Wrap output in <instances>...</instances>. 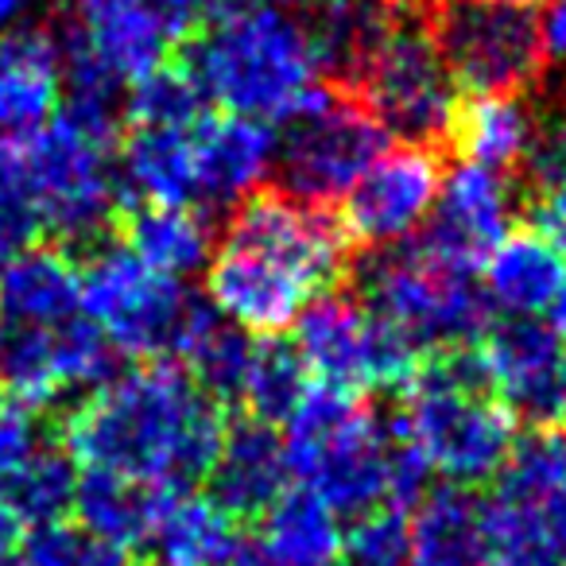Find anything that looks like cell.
<instances>
[{
	"mask_svg": "<svg viewBox=\"0 0 566 566\" xmlns=\"http://www.w3.org/2000/svg\"><path fill=\"white\" fill-rule=\"evenodd\" d=\"M349 244L326 206L287 190H260L237 206L213 244L206 300L237 331L275 338L346 272Z\"/></svg>",
	"mask_w": 566,
	"mask_h": 566,
	"instance_id": "cell-1",
	"label": "cell"
},
{
	"mask_svg": "<svg viewBox=\"0 0 566 566\" xmlns=\"http://www.w3.org/2000/svg\"><path fill=\"white\" fill-rule=\"evenodd\" d=\"M221 408L175 361H136L113 373L63 423L66 454L86 470L120 473L151 489L206 478L221 447Z\"/></svg>",
	"mask_w": 566,
	"mask_h": 566,
	"instance_id": "cell-2",
	"label": "cell"
},
{
	"mask_svg": "<svg viewBox=\"0 0 566 566\" xmlns=\"http://www.w3.org/2000/svg\"><path fill=\"white\" fill-rule=\"evenodd\" d=\"M187 71L206 102L268 125L292 120L326 90L300 0H213Z\"/></svg>",
	"mask_w": 566,
	"mask_h": 566,
	"instance_id": "cell-3",
	"label": "cell"
},
{
	"mask_svg": "<svg viewBox=\"0 0 566 566\" xmlns=\"http://www.w3.org/2000/svg\"><path fill=\"white\" fill-rule=\"evenodd\" d=\"M283 427V458L292 481L338 516H357L377 504L408 509V501L423 496L431 473L400 431L365 403V396L326 385L307 388Z\"/></svg>",
	"mask_w": 566,
	"mask_h": 566,
	"instance_id": "cell-4",
	"label": "cell"
},
{
	"mask_svg": "<svg viewBox=\"0 0 566 566\" xmlns=\"http://www.w3.org/2000/svg\"><path fill=\"white\" fill-rule=\"evenodd\" d=\"M396 431L427 473L458 489L501 478L520 434L516 416L481 385L473 354L458 349L419 365Z\"/></svg>",
	"mask_w": 566,
	"mask_h": 566,
	"instance_id": "cell-5",
	"label": "cell"
},
{
	"mask_svg": "<svg viewBox=\"0 0 566 566\" xmlns=\"http://www.w3.org/2000/svg\"><path fill=\"white\" fill-rule=\"evenodd\" d=\"M78 287L82 315L102 331L113 354L133 361H179L187 338L210 311V303L187 292V283L144 268L117 241L86 249Z\"/></svg>",
	"mask_w": 566,
	"mask_h": 566,
	"instance_id": "cell-6",
	"label": "cell"
},
{
	"mask_svg": "<svg viewBox=\"0 0 566 566\" xmlns=\"http://www.w3.org/2000/svg\"><path fill=\"white\" fill-rule=\"evenodd\" d=\"M20 151L40 206V226L59 244L94 249L105 241L125 202L113 136L90 133L59 113L35 133L20 136Z\"/></svg>",
	"mask_w": 566,
	"mask_h": 566,
	"instance_id": "cell-7",
	"label": "cell"
},
{
	"mask_svg": "<svg viewBox=\"0 0 566 566\" xmlns=\"http://www.w3.org/2000/svg\"><path fill=\"white\" fill-rule=\"evenodd\" d=\"M365 303L416 354H450L485 331V300L470 272L442 264L423 244L385 249L365 272Z\"/></svg>",
	"mask_w": 566,
	"mask_h": 566,
	"instance_id": "cell-8",
	"label": "cell"
},
{
	"mask_svg": "<svg viewBox=\"0 0 566 566\" xmlns=\"http://www.w3.org/2000/svg\"><path fill=\"white\" fill-rule=\"evenodd\" d=\"M292 331V349L307 377L338 392H396L419 369L416 349L357 295L323 292Z\"/></svg>",
	"mask_w": 566,
	"mask_h": 566,
	"instance_id": "cell-9",
	"label": "cell"
},
{
	"mask_svg": "<svg viewBox=\"0 0 566 566\" xmlns=\"http://www.w3.org/2000/svg\"><path fill=\"white\" fill-rule=\"evenodd\" d=\"M361 105L400 140L431 144L447 136L458 109V86L431 32L408 20H380L377 35L354 66Z\"/></svg>",
	"mask_w": 566,
	"mask_h": 566,
	"instance_id": "cell-10",
	"label": "cell"
},
{
	"mask_svg": "<svg viewBox=\"0 0 566 566\" xmlns=\"http://www.w3.org/2000/svg\"><path fill=\"white\" fill-rule=\"evenodd\" d=\"M427 32L454 86L473 94H520L547 63L535 12L516 0H439Z\"/></svg>",
	"mask_w": 566,
	"mask_h": 566,
	"instance_id": "cell-11",
	"label": "cell"
},
{
	"mask_svg": "<svg viewBox=\"0 0 566 566\" xmlns=\"http://www.w3.org/2000/svg\"><path fill=\"white\" fill-rule=\"evenodd\" d=\"M385 148L388 133L365 109L361 97L326 86L307 109L287 120L275 151V175L287 195L326 206L346 195Z\"/></svg>",
	"mask_w": 566,
	"mask_h": 566,
	"instance_id": "cell-12",
	"label": "cell"
},
{
	"mask_svg": "<svg viewBox=\"0 0 566 566\" xmlns=\"http://www.w3.org/2000/svg\"><path fill=\"white\" fill-rule=\"evenodd\" d=\"M442 159L427 144L400 140L385 148L361 179L342 195V229L365 249H400L423 233L439 202Z\"/></svg>",
	"mask_w": 566,
	"mask_h": 566,
	"instance_id": "cell-13",
	"label": "cell"
},
{
	"mask_svg": "<svg viewBox=\"0 0 566 566\" xmlns=\"http://www.w3.org/2000/svg\"><path fill=\"white\" fill-rule=\"evenodd\" d=\"M113 346L90 318H71L40 331H12L0 346V385L28 411L55 408L71 396H90L113 377Z\"/></svg>",
	"mask_w": 566,
	"mask_h": 566,
	"instance_id": "cell-14",
	"label": "cell"
},
{
	"mask_svg": "<svg viewBox=\"0 0 566 566\" xmlns=\"http://www.w3.org/2000/svg\"><path fill=\"white\" fill-rule=\"evenodd\" d=\"M512 221H516V190L509 175L458 164L442 171L439 202L416 244H423L442 264L473 275L489 249L512 233Z\"/></svg>",
	"mask_w": 566,
	"mask_h": 566,
	"instance_id": "cell-15",
	"label": "cell"
},
{
	"mask_svg": "<svg viewBox=\"0 0 566 566\" xmlns=\"http://www.w3.org/2000/svg\"><path fill=\"white\" fill-rule=\"evenodd\" d=\"M473 365L481 385L524 419H551L566 380V346L539 318H504L485 331Z\"/></svg>",
	"mask_w": 566,
	"mask_h": 566,
	"instance_id": "cell-16",
	"label": "cell"
},
{
	"mask_svg": "<svg viewBox=\"0 0 566 566\" xmlns=\"http://www.w3.org/2000/svg\"><path fill=\"white\" fill-rule=\"evenodd\" d=\"M275 151L280 136L268 120L237 113L202 117L195 128V202L210 210L249 202L275 175Z\"/></svg>",
	"mask_w": 566,
	"mask_h": 566,
	"instance_id": "cell-17",
	"label": "cell"
},
{
	"mask_svg": "<svg viewBox=\"0 0 566 566\" xmlns=\"http://www.w3.org/2000/svg\"><path fill=\"white\" fill-rule=\"evenodd\" d=\"M63 32L120 86L167 66L175 32L148 0H78Z\"/></svg>",
	"mask_w": 566,
	"mask_h": 566,
	"instance_id": "cell-18",
	"label": "cell"
},
{
	"mask_svg": "<svg viewBox=\"0 0 566 566\" xmlns=\"http://www.w3.org/2000/svg\"><path fill=\"white\" fill-rule=\"evenodd\" d=\"M59 102H63L59 35L40 24L0 35V140H20L48 125Z\"/></svg>",
	"mask_w": 566,
	"mask_h": 566,
	"instance_id": "cell-19",
	"label": "cell"
},
{
	"mask_svg": "<svg viewBox=\"0 0 566 566\" xmlns=\"http://www.w3.org/2000/svg\"><path fill=\"white\" fill-rule=\"evenodd\" d=\"M206 478H210V496L233 520L264 516L287 493V481H292L287 458H283V439L256 419L229 427Z\"/></svg>",
	"mask_w": 566,
	"mask_h": 566,
	"instance_id": "cell-20",
	"label": "cell"
},
{
	"mask_svg": "<svg viewBox=\"0 0 566 566\" xmlns=\"http://www.w3.org/2000/svg\"><path fill=\"white\" fill-rule=\"evenodd\" d=\"M566 260L535 229H512L478 264V292L489 311L504 318H539L563 292Z\"/></svg>",
	"mask_w": 566,
	"mask_h": 566,
	"instance_id": "cell-21",
	"label": "cell"
},
{
	"mask_svg": "<svg viewBox=\"0 0 566 566\" xmlns=\"http://www.w3.org/2000/svg\"><path fill=\"white\" fill-rule=\"evenodd\" d=\"M82 287L78 264L66 249L28 244L0 264V323L17 331H40L78 318Z\"/></svg>",
	"mask_w": 566,
	"mask_h": 566,
	"instance_id": "cell-22",
	"label": "cell"
},
{
	"mask_svg": "<svg viewBox=\"0 0 566 566\" xmlns=\"http://www.w3.org/2000/svg\"><path fill=\"white\" fill-rule=\"evenodd\" d=\"M539 133L543 128L532 105L520 94H473L465 105H458L447 128L465 164L489 167L496 175L532 164L535 148H539Z\"/></svg>",
	"mask_w": 566,
	"mask_h": 566,
	"instance_id": "cell-23",
	"label": "cell"
},
{
	"mask_svg": "<svg viewBox=\"0 0 566 566\" xmlns=\"http://www.w3.org/2000/svg\"><path fill=\"white\" fill-rule=\"evenodd\" d=\"M148 547L164 566H229L244 543L237 520L213 496L167 489L151 520Z\"/></svg>",
	"mask_w": 566,
	"mask_h": 566,
	"instance_id": "cell-24",
	"label": "cell"
},
{
	"mask_svg": "<svg viewBox=\"0 0 566 566\" xmlns=\"http://www.w3.org/2000/svg\"><path fill=\"white\" fill-rule=\"evenodd\" d=\"M117 179L136 206H195V128L133 125L117 151Z\"/></svg>",
	"mask_w": 566,
	"mask_h": 566,
	"instance_id": "cell-25",
	"label": "cell"
},
{
	"mask_svg": "<svg viewBox=\"0 0 566 566\" xmlns=\"http://www.w3.org/2000/svg\"><path fill=\"white\" fill-rule=\"evenodd\" d=\"M408 566H493L485 504L458 485H439L419 496L411 516Z\"/></svg>",
	"mask_w": 566,
	"mask_h": 566,
	"instance_id": "cell-26",
	"label": "cell"
},
{
	"mask_svg": "<svg viewBox=\"0 0 566 566\" xmlns=\"http://www.w3.org/2000/svg\"><path fill=\"white\" fill-rule=\"evenodd\" d=\"M125 249L144 268L187 283L213 256V229L195 206H136L125 229Z\"/></svg>",
	"mask_w": 566,
	"mask_h": 566,
	"instance_id": "cell-27",
	"label": "cell"
},
{
	"mask_svg": "<svg viewBox=\"0 0 566 566\" xmlns=\"http://www.w3.org/2000/svg\"><path fill=\"white\" fill-rule=\"evenodd\" d=\"M256 555L264 558V566H346L338 512L303 489L283 493L264 512Z\"/></svg>",
	"mask_w": 566,
	"mask_h": 566,
	"instance_id": "cell-28",
	"label": "cell"
},
{
	"mask_svg": "<svg viewBox=\"0 0 566 566\" xmlns=\"http://www.w3.org/2000/svg\"><path fill=\"white\" fill-rule=\"evenodd\" d=\"M167 489H151L140 481H128L120 473L86 470L74 485L71 512L78 516V527L109 547L133 551L148 543L151 520H156L159 496Z\"/></svg>",
	"mask_w": 566,
	"mask_h": 566,
	"instance_id": "cell-29",
	"label": "cell"
},
{
	"mask_svg": "<svg viewBox=\"0 0 566 566\" xmlns=\"http://www.w3.org/2000/svg\"><path fill=\"white\" fill-rule=\"evenodd\" d=\"M74 485H78L74 458L51 447H35L9 478H0L4 501L12 504L20 524L32 527L63 524V516L74 504Z\"/></svg>",
	"mask_w": 566,
	"mask_h": 566,
	"instance_id": "cell-30",
	"label": "cell"
},
{
	"mask_svg": "<svg viewBox=\"0 0 566 566\" xmlns=\"http://www.w3.org/2000/svg\"><path fill=\"white\" fill-rule=\"evenodd\" d=\"M252 346H256L252 334L229 326L210 307L202 323L195 326V334L187 338V346H182L179 365L210 400H237L252 361Z\"/></svg>",
	"mask_w": 566,
	"mask_h": 566,
	"instance_id": "cell-31",
	"label": "cell"
},
{
	"mask_svg": "<svg viewBox=\"0 0 566 566\" xmlns=\"http://www.w3.org/2000/svg\"><path fill=\"white\" fill-rule=\"evenodd\" d=\"M307 388H311L307 369H303V361L295 357L292 346H283V342H256L237 400L252 411L256 423L272 427L292 416L295 403L307 396Z\"/></svg>",
	"mask_w": 566,
	"mask_h": 566,
	"instance_id": "cell-32",
	"label": "cell"
},
{
	"mask_svg": "<svg viewBox=\"0 0 566 566\" xmlns=\"http://www.w3.org/2000/svg\"><path fill=\"white\" fill-rule=\"evenodd\" d=\"M125 117L151 128H198L206 117V97L187 66H159L128 86Z\"/></svg>",
	"mask_w": 566,
	"mask_h": 566,
	"instance_id": "cell-33",
	"label": "cell"
},
{
	"mask_svg": "<svg viewBox=\"0 0 566 566\" xmlns=\"http://www.w3.org/2000/svg\"><path fill=\"white\" fill-rule=\"evenodd\" d=\"M411 516L400 504H377L354 516L342 532V563L346 566H408Z\"/></svg>",
	"mask_w": 566,
	"mask_h": 566,
	"instance_id": "cell-34",
	"label": "cell"
},
{
	"mask_svg": "<svg viewBox=\"0 0 566 566\" xmlns=\"http://www.w3.org/2000/svg\"><path fill=\"white\" fill-rule=\"evenodd\" d=\"M40 229V206L20 140H0V260L35 244Z\"/></svg>",
	"mask_w": 566,
	"mask_h": 566,
	"instance_id": "cell-35",
	"label": "cell"
},
{
	"mask_svg": "<svg viewBox=\"0 0 566 566\" xmlns=\"http://www.w3.org/2000/svg\"><path fill=\"white\" fill-rule=\"evenodd\" d=\"M12 566H133V563H128V551L109 547V543L86 535L82 527L48 524V527H35L20 543Z\"/></svg>",
	"mask_w": 566,
	"mask_h": 566,
	"instance_id": "cell-36",
	"label": "cell"
},
{
	"mask_svg": "<svg viewBox=\"0 0 566 566\" xmlns=\"http://www.w3.org/2000/svg\"><path fill=\"white\" fill-rule=\"evenodd\" d=\"M40 447V431H35V411L20 408V403H0V478H9L32 450Z\"/></svg>",
	"mask_w": 566,
	"mask_h": 566,
	"instance_id": "cell-37",
	"label": "cell"
},
{
	"mask_svg": "<svg viewBox=\"0 0 566 566\" xmlns=\"http://www.w3.org/2000/svg\"><path fill=\"white\" fill-rule=\"evenodd\" d=\"M532 226L566 256V179H547L532 202Z\"/></svg>",
	"mask_w": 566,
	"mask_h": 566,
	"instance_id": "cell-38",
	"label": "cell"
},
{
	"mask_svg": "<svg viewBox=\"0 0 566 566\" xmlns=\"http://www.w3.org/2000/svg\"><path fill=\"white\" fill-rule=\"evenodd\" d=\"M532 164H535V171L543 175V182L566 179V109L551 120L547 133H539V148H535Z\"/></svg>",
	"mask_w": 566,
	"mask_h": 566,
	"instance_id": "cell-39",
	"label": "cell"
},
{
	"mask_svg": "<svg viewBox=\"0 0 566 566\" xmlns=\"http://www.w3.org/2000/svg\"><path fill=\"white\" fill-rule=\"evenodd\" d=\"M535 28H539L543 59L566 63V0H547L543 12L535 17Z\"/></svg>",
	"mask_w": 566,
	"mask_h": 566,
	"instance_id": "cell-40",
	"label": "cell"
},
{
	"mask_svg": "<svg viewBox=\"0 0 566 566\" xmlns=\"http://www.w3.org/2000/svg\"><path fill=\"white\" fill-rule=\"evenodd\" d=\"M148 4L167 20V28H171L175 35H182L187 28H195L198 20H206L213 0H148Z\"/></svg>",
	"mask_w": 566,
	"mask_h": 566,
	"instance_id": "cell-41",
	"label": "cell"
},
{
	"mask_svg": "<svg viewBox=\"0 0 566 566\" xmlns=\"http://www.w3.org/2000/svg\"><path fill=\"white\" fill-rule=\"evenodd\" d=\"M20 527H24V524H20L17 512H12V504L4 501V493H0V563L17 555V547H20Z\"/></svg>",
	"mask_w": 566,
	"mask_h": 566,
	"instance_id": "cell-42",
	"label": "cell"
},
{
	"mask_svg": "<svg viewBox=\"0 0 566 566\" xmlns=\"http://www.w3.org/2000/svg\"><path fill=\"white\" fill-rule=\"evenodd\" d=\"M35 4H40V0H0V35L24 28L28 17L35 12Z\"/></svg>",
	"mask_w": 566,
	"mask_h": 566,
	"instance_id": "cell-43",
	"label": "cell"
},
{
	"mask_svg": "<svg viewBox=\"0 0 566 566\" xmlns=\"http://www.w3.org/2000/svg\"><path fill=\"white\" fill-rule=\"evenodd\" d=\"M547 326L563 338V346H566V280H563V292L555 295V303H551V311H547Z\"/></svg>",
	"mask_w": 566,
	"mask_h": 566,
	"instance_id": "cell-44",
	"label": "cell"
},
{
	"mask_svg": "<svg viewBox=\"0 0 566 566\" xmlns=\"http://www.w3.org/2000/svg\"><path fill=\"white\" fill-rule=\"evenodd\" d=\"M229 566H264V558L256 555V547H241L237 551V558Z\"/></svg>",
	"mask_w": 566,
	"mask_h": 566,
	"instance_id": "cell-45",
	"label": "cell"
},
{
	"mask_svg": "<svg viewBox=\"0 0 566 566\" xmlns=\"http://www.w3.org/2000/svg\"><path fill=\"white\" fill-rule=\"evenodd\" d=\"M349 4H357V9H373V12H380V9H388V4H396V0H349Z\"/></svg>",
	"mask_w": 566,
	"mask_h": 566,
	"instance_id": "cell-46",
	"label": "cell"
},
{
	"mask_svg": "<svg viewBox=\"0 0 566 566\" xmlns=\"http://www.w3.org/2000/svg\"><path fill=\"white\" fill-rule=\"evenodd\" d=\"M558 419H563V427H566V380H563V396H558V411H555Z\"/></svg>",
	"mask_w": 566,
	"mask_h": 566,
	"instance_id": "cell-47",
	"label": "cell"
},
{
	"mask_svg": "<svg viewBox=\"0 0 566 566\" xmlns=\"http://www.w3.org/2000/svg\"><path fill=\"white\" fill-rule=\"evenodd\" d=\"M0 346H4V323H0Z\"/></svg>",
	"mask_w": 566,
	"mask_h": 566,
	"instance_id": "cell-48",
	"label": "cell"
},
{
	"mask_svg": "<svg viewBox=\"0 0 566 566\" xmlns=\"http://www.w3.org/2000/svg\"><path fill=\"white\" fill-rule=\"evenodd\" d=\"M516 4H527V0H516Z\"/></svg>",
	"mask_w": 566,
	"mask_h": 566,
	"instance_id": "cell-49",
	"label": "cell"
}]
</instances>
